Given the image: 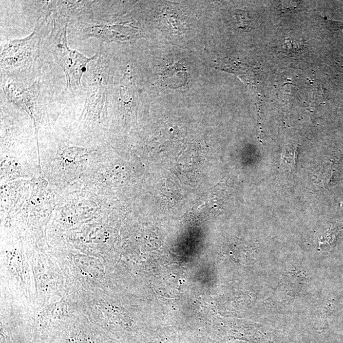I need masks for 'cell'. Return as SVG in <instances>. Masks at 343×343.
I'll return each instance as SVG.
<instances>
[{
  "label": "cell",
  "instance_id": "2",
  "mask_svg": "<svg viewBox=\"0 0 343 343\" xmlns=\"http://www.w3.org/2000/svg\"><path fill=\"white\" fill-rule=\"evenodd\" d=\"M38 24L29 36L8 41L1 54L2 73H13L37 64L39 57L41 35Z\"/></svg>",
  "mask_w": 343,
  "mask_h": 343
},
{
  "label": "cell",
  "instance_id": "1",
  "mask_svg": "<svg viewBox=\"0 0 343 343\" xmlns=\"http://www.w3.org/2000/svg\"><path fill=\"white\" fill-rule=\"evenodd\" d=\"M51 19L50 51L66 75L67 91L72 93L81 91V78L87 72L88 65L94 59L95 55L89 58L68 47L67 29L70 18L53 13Z\"/></svg>",
  "mask_w": 343,
  "mask_h": 343
},
{
  "label": "cell",
  "instance_id": "5",
  "mask_svg": "<svg viewBox=\"0 0 343 343\" xmlns=\"http://www.w3.org/2000/svg\"><path fill=\"white\" fill-rule=\"evenodd\" d=\"M295 148L292 147L291 146H286L284 153L282 154L283 160H282V163L283 164L284 168L290 169L293 167L295 162Z\"/></svg>",
  "mask_w": 343,
  "mask_h": 343
},
{
  "label": "cell",
  "instance_id": "3",
  "mask_svg": "<svg viewBox=\"0 0 343 343\" xmlns=\"http://www.w3.org/2000/svg\"><path fill=\"white\" fill-rule=\"evenodd\" d=\"M7 99L22 110L26 111L34 121L35 127L38 122V109L41 104L40 87L38 81L28 88H24L15 82H7L3 87Z\"/></svg>",
  "mask_w": 343,
  "mask_h": 343
},
{
  "label": "cell",
  "instance_id": "4",
  "mask_svg": "<svg viewBox=\"0 0 343 343\" xmlns=\"http://www.w3.org/2000/svg\"><path fill=\"white\" fill-rule=\"evenodd\" d=\"M187 70L183 64H175L167 67L162 76L163 83L167 87L177 88L187 81Z\"/></svg>",
  "mask_w": 343,
  "mask_h": 343
}]
</instances>
